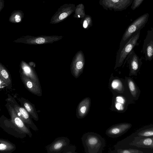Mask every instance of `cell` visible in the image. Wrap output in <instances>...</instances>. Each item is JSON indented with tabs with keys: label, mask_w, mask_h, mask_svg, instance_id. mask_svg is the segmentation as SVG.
<instances>
[{
	"label": "cell",
	"mask_w": 153,
	"mask_h": 153,
	"mask_svg": "<svg viewBox=\"0 0 153 153\" xmlns=\"http://www.w3.org/2000/svg\"><path fill=\"white\" fill-rule=\"evenodd\" d=\"M110 86L112 93L122 94L124 91L125 88L124 83L121 79H114L111 81Z\"/></svg>",
	"instance_id": "obj_22"
},
{
	"label": "cell",
	"mask_w": 153,
	"mask_h": 153,
	"mask_svg": "<svg viewBox=\"0 0 153 153\" xmlns=\"http://www.w3.org/2000/svg\"><path fill=\"white\" fill-rule=\"evenodd\" d=\"M138 135L144 137L153 136V128L142 130L138 133Z\"/></svg>",
	"instance_id": "obj_29"
},
{
	"label": "cell",
	"mask_w": 153,
	"mask_h": 153,
	"mask_svg": "<svg viewBox=\"0 0 153 153\" xmlns=\"http://www.w3.org/2000/svg\"><path fill=\"white\" fill-rule=\"evenodd\" d=\"M24 17V13L20 10H14L11 14L9 19V22L15 24L21 23Z\"/></svg>",
	"instance_id": "obj_24"
},
{
	"label": "cell",
	"mask_w": 153,
	"mask_h": 153,
	"mask_svg": "<svg viewBox=\"0 0 153 153\" xmlns=\"http://www.w3.org/2000/svg\"><path fill=\"white\" fill-rule=\"evenodd\" d=\"M74 17L77 19L82 18L84 17L85 13V7L83 4H80L76 6L74 10Z\"/></svg>",
	"instance_id": "obj_26"
},
{
	"label": "cell",
	"mask_w": 153,
	"mask_h": 153,
	"mask_svg": "<svg viewBox=\"0 0 153 153\" xmlns=\"http://www.w3.org/2000/svg\"><path fill=\"white\" fill-rule=\"evenodd\" d=\"M0 126L8 134L16 137L23 138L26 137L27 135L18 129L12 122L10 119L7 118L4 115L0 117Z\"/></svg>",
	"instance_id": "obj_10"
},
{
	"label": "cell",
	"mask_w": 153,
	"mask_h": 153,
	"mask_svg": "<svg viewBox=\"0 0 153 153\" xmlns=\"http://www.w3.org/2000/svg\"><path fill=\"white\" fill-rule=\"evenodd\" d=\"M127 57L129 69V76H137L142 64L141 59L139 57L133 49Z\"/></svg>",
	"instance_id": "obj_12"
},
{
	"label": "cell",
	"mask_w": 153,
	"mask_h": 153,
	"mask_svg": "<svg viewBox=\"0 0 153 153\" xmlns=\"http://www.w3.org/2000/svg\"><path fill=\"white\" fill-rule=\"evenodd\" d=\"M149 16L148 13L144 14L135 19L128 26L123 35L120 48L123 47L134 33L144 27L148 20Z\"/></svg>",
	"instance_id": "obj_2"
},
{
	"label": "cell",
	"mask_w": 153,
	"mask_h": 153,
	"mask_svg": "<svg viewBox=\"0 0 153 153\" xmlns=\"http://www.w3.org/2000/svg\"><path fill=\"white\" fill-rule=\"evenodd\" d=\"M125 81L131 94L133 97H136L139 90L135 81L131 77H125Z\"/></svg>",
	"instance_id": "obj_23"
},
{
	"label": "cell",
	"mask_w": 153,
	"mask_h": 153,
	"mask_svg": "<svg viewBox=\"0 0 153 153\" xmlns=\"http://www.w3.org/2000/svg\"><path fill=\"white\" fill-rule=\"evenodd\" d=\"M21 80L26 88L32 94L40 97L42 96L41 86L33 82L27 76L20 73Z\"/></svg>",
	"instance_id": "obj_15"
},
{
	"label": "cell",
	"mask_w": 153,
	"mask_h": 153,
	"mask_svg": "<svg viewBox=\"0 0 153 153\" xmlns=\"http://www.w3.org/2000/svg\"><path fill=\"white\" fill-rule=\"evenodd\" d=\"M111 153H143L142 151L139 150L131 149H114V150L111 151Z\"/></svg>",
	"instance_id": "obj_28"
},
{
	"label": "cell",
	"mask_w": 153,
	"mask_h": 153,
	"mask_svg": "<svg viewBox=\"0 0 153 153\" xmlns=\"http://www.w3.org/2000/svg\"><path fill=\"white\" fill-rule=\"evenodd\" d=\"M134 0H100L99 3L105 10L121 11L131 4Z\"/></svg>",
	"instance_id": "obj_7"
},
{
	"label": "cell",
	"mask_w": 153,
	"mask_h": 153,
	"mask_svg": "<svg viewBox=\"0 0 153 153\" xmlns=\"http://www.w3.org/2000/svg\"><path fill=\"white\" fill-rule=\"evenodd\" d=\"M82 140L86 153H102L105 146L104 138L93 132L84 134Z\"/></svg>",
	"instance_id": "obj_1"
},
{
	"label": "cell",
	"mask_w": 153,
	"mask_h": 153,
	"mask_svg": "<svg viewBox=\"0 0 153 153\" xmlns=\"http://www.w3.org/2000/svg\"><path fill=\"white\" fill-rule=\"evenodd\" d=\"M18 100L21 105L25 109L31 117L35 120L38 121L39 120V117L34 104L22 97L20 98Z\"/></svg>",
	"instance_id": "obj_19"
},
{
	"label": "cell",
	"mask_w": 153,
	"mask_h": 153,
	"mask_svg": "<svg viewBox=\"0 0 153 153\" xmlns=\"http://www.w3.org/2000/svg\"><path fill=\"white\" fill-rule=\"evenodd\" d=\"M131 126V124L127 123L115 124L108 128L106 131L105 133L109 137H116L125 133Z\"/></svg>",
	"instance_id": "obj_14"
},
{
	"label": "cell",
	"mask_w": 153,
	"mask_h": 153,
	"mask_svg": "<svg viewBox=\"0 0 153 153\" xmlns=\"http://www.w3.org/2000/svg\"><path fill=\"white\" fill-rule=\"evenodd\" d=\"M76 150V148L74 146H69L62 153H74Z\"/></svg>",
	"instance_id": "obj_31"
},
{
	"label": "cell",
	"mask_w": 153,
	"mask_h": 153,
	"mask_svg": "<svg viewBox=\"0 0 153 153\" xmlns=\"http://www.w3.org/2000/svg\"><path fill=\"white\" fill-rule=\"evenodd\" d=\"M5 101L10 104L17 115L28 127L35 131H38V128L32 120L29 114L23 107L18 104L13 97L8 94L7 98L5 100Z\"/></svg>",
	"instance_id": "obj_3"
},
{
	"label": "cell",
	"mask_w": 153,
	"mask_h": 153,
	"mask_svg": "<svg viewBox=\"0 0 153 153\" xmlns=\"http://www.w3.org/2000/svg\"><path fill=\"white\" fill-rule=\"evenodd\" d=\"M62 36H23L14 40L16 43L30 45H40L52 43L61 39Z\"/></svg>",
	"instance_id": "obj_5"
},
{
	"label": "cell",
	"mask_w": 153,
	"mask_h": 153,
	"mask_svg": "<svg viewBox=\"0 0 153 153\" xmlns=\"http://www.w3.org/2000/svg\"><path fill=\"white\" fill-rule=\"evenodd\" d=\"M137 146L153 149V138H146L141 139L136 142Z\"/></svg>",
	"instance_id": "obj_25"
},
{
	"label": "cell",
	"mask_w": 153,
	"mask_h": 153,
	"mask_svg": "<svg viewBox=\"0 0 153 153\" xmlns=\"http://www.w3.org/2000/svg\"><path fill=\"white\" fill-rule=\"evenodd\" d=\"M76 6L73 4H65L61 6L53 16L51 24H56L65 20L74 12Z\"/></svg>",
	"instance_id": "obj_6"
},
{
	"label": "cell",
	"mask_w": 153,
	"mask_h": 153,
	"mask_svg": "<svg viewBox=\"0 0 153 153\" xmlns=\"http://www.w3.org/2000/svg\"><path fill=\"white\" fill-rule=\"evenodd\" d=\"M15 144L3 139H0V151L1 152L10 153L16 149Z\"/></svg>",
	"instance_id": "obj_21"
},
{
	"label": "cell",
	"mask_w": 153,
	"mask_h": 153,
	"mask_svg": "<svg viewBox=\"0 0 153 153\" xmlns=\"http://www.w3.org/2000/svg\"><path fill=\"white\" fill-rule=\"evenodd\" d=\"M81 23L84 29H88L92 26V20L91 16L86 14L81 19Z\"/></svg>",
	"instance_id": "obj_27"
},
{
	"label": "cell",
	"mask_w": 153,
	"mask_h": 153,
	"mask_svg": "<svg viewBox=\"0 0 153 153\" xmlns=\"http://www.w3.org/2000/svg\"><path fill=\"white\" fill-rule=\"evenodd\" d=\"M140 30H139L134 33L120 50L115 68L121 66L125 59L134 48L139 45L137 41L140 37Z\"/></svg>",
	"instance_id": "obj_4"
},
{
	"label": "cell",
	"mask_w": 153,
	"mask_h": 153,
	"mask_svg": "<svg viewBox=\"0 0 153 153\" xmlns=\"http://www.w3.org/2000/svg\"><path fill=\"white\" fill-rule=\"evenodd\" d=\"M5 106L10 116L11 120L14 125L22 132L28 136L30 137H31L32 134L29 127H28L17 115L10 104L8 102H7Z\"/></svg>",
	"instance_id": "obj_8"
},
{
	"label": "cell",
	"mask_w": 153,
	"mask_h": 153,
	"mask_svg": "<svg viewBox=\"0 0 153 153\" xmlns=\"http://www.w3.org/2000/svg\"><path fill=\"white\" fill-rule=\"evenodd\" d=\"M70 140L67 137H62L56 138L51 144L46 146L48 153H60L69 146Z\"/></svg>",
	"instance_id": "obj_11"
},
{
	"label": "cell",
	"mask_w": 153,
	"mask_h": 153,
	"mask_svg": "<svg viewBox=\"0 0 153 153\" xmlns=\"http://www.w3.org/2000/svg\"><path fill=\"white\" fill-rule=\"evenodd\" d=\"M91 105V99L86 97L82 100L78 104L76 110V115L79 119H82L88 114Z\"/></svg>",
	"instance_id": "obj_18"
},
{
	"label": "cell",
	"mask_w": 153,
	"mask_h": 153,
	"mask_svg": "<svg viewBox=\"0 0 153 153\" xmlns=\"http://www.w3.org/2000/svg\"><path fill=\"white\" fill-rule=\"evenodd\" d=\"M0 77L6 87L8 88H11L12 84L10 75L7 69L1 63L0 64Z\"/></svg>",
	"instance_id": "obj_20"
},
{
	"label": "cell",
	"mask_w": 153,
	"mask_h": 153,
	"mask_svg": "<svg viewBox=\"0 0 153 153\" xmlns=\"http://www.w3.org/2000/svg\"><path fill=\"white\" fill-rule=\"evenodd\" d=\"M20 67V73L25 75L34 83L41 86L38 77L33 68L23 61H21Z\"/></svg>",
	"instance_id": "obj_16"
},
{
	"label": "cell",
	"mask_w": 153,
	"mask_h": 153,
	"mask_svg": "<svg viewBox=\"0 0 153 153\" xmlns=\"http://www.w3.org/2000/svg\"><path fill=\"white\" fill-rule=\"evenodd\" d=\"M142 52L146 61H151L153 58V29L149 30L143 41Z\"/></svg>",
	"instance_id": "obj_13"
},
{
	"label": "cell",
	"mask_w": 153,
	"mask_h": 153,
	"mask_svg": "<svg viewBox=\"0 0 153 153\" xmlns=\"http://www.w3.org/2000/svg\"><path fill=\"white\" fill-rule=\"evenodd\" d=\"M144 0H134L131 8L133 10H134L138 7L141 4Z\"/></svg>",
	"instance_id": "obj_30"
},
{
	"label": "cell",
	"mask_w": 153,
	"mask_h": 153,
	"mask_svg": "<svg viewBox=\"0 0 153 153\" xmlns=\"http://www.w3.org/2000/svg\"><path fill=\"white\" fill-rule=\"evenodd\" d=\"M85 64L84 53L81 51H79L75 55L71 65V72L75 78H77L82 73Z\"/></svg>",
	"instance_id": "obj_9"
},
{
	"label": "cell",
	"mask_w": 153,
	"mask_h": 153,
	"mask_svg": "<svg viewBox=\"0 0 153 153\" xmlns=\"http://www.w3.org/2000/svg\"><path fill=\"white\" fill-rule=\"evenodd\" d=\"M111 106V110L119 112H123L125 109L126 100L120 93L114 92Z\"/></svg>",
	"instance_id": "obj_17"
},
{
	"label": "cell",
	"mask_w": 153,
	"mask_h": 153,
	"mask_svg": "<svg viewBox=\"0 0 153 153\" xmlns=\"http://www.w3.org/2000/svg\"><path fill=\"white\" fill-rule=\"evenodd\" d=\"M4 6V0H0V12L2 10Z\"/></svg>",
	"instance_id": "obj_32"
}]
</instances>
